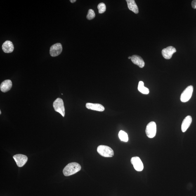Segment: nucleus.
I'll list each match as a JSON object with an SVG mask.
<instances>
[{
	"instance_id": "1",
	"label": "nucleus",
	"mask_w": 196,
	"mask_h": 196,
	"mask_svg": "<svg viewBox=\"0 0 196 196\" xmlns=\"http://www.w3.org/2000/svg\"><path fill=\"white\" fill-rule=\"evenodd\" d=\"M81 169V166L78 163H70L64 168L63 173L65 176H69L76 174L80 171Z\"/></svg>"
},
{
	"instance_id": "2",
	"label": "nucleus",
	"mask_w": 196,
	"mask_h": 196,
	"mask_svg": "<svg viewBox=\"0 0 196 196\" xmlns=\"http://www.w3.org/2000/svg\"><path fill=\"white\" fill-rule=\"evenodd\" d=\"M97 151L101 155L105 157H112L114 155L112 149L107 146H99L97 148Z\"/></svg>"
},
{
	"instance_id": "3",
	"label": "nucleus",
	"mask_w": 196,
	"mask_h": 196,
	"mask_svg": "<svg viewBox=\"0 0 196 196\" xmlns=\"http://www.w3.org/2000/svg\"><path fill=\"white\" fill-rule=\"evenodd\" d=\"M53 107L55 111L60 113L62 117H65V107L64 102L62 99L57 98L53 103Z\"/></svg>"
},
{
	"instance_id": "4",
	"label": "nucleus",
	"mask_w": 196,
	"mask_h": 196,
	"mask_svg": "<svg viewBox=\"0 0 196 196\" xmlns=\"http://www.w3.org/2000/svg\"><path fill=\"white\" fill-rule=\"evenodd\" d=\"M194 88L192 86H190L185 88L182 93L180 100L183 103H185L190 100L193 93Z\"/></svg>"
},
{
	"instance_id": "5",
	"label": "nucleus",
	"mask_w": 196,
	"mask_h": 196,
	"mask_svg": "<svg viewBox=\"0 0 196 196\" xmlns=\"http://www.w3.org/2000/svg\"><path fill=\"white\" fill-rule=\"evenodd\" d=\"M156 132L157 126L156 123L154 121L149 123L146 129V133L147 137L150 138H154L155 136Z\"/></svg>"
},
{
	"instance_id": "6",
	"label": "nucleus",
	"mask_w": 196,
	"mask_h": 196,
	"mask_svg": "<svg viewBox=\"0 0 196 196\" xmlns=\"http://www.w3.org/2000/svg\"><path fill=\"white\" fill-rule=\"evenodd\" d=\"M62 46L60 43H57L52 46L50 49V54L52 57L59 56L62 53Z\"/></svg>"
},
{
	"instance_id": "7",
	"label": "nucleus",
	"mask_w": 196,
	"mask_h": 196,
	"mask_svg": "<svg viewBox=\"0 0 196 196\" xmlns=\"http://www.w3.org/2000/svg\"><path fill=\"white\" fill-rule=\"evenodd\" d=\"M13 158L19 167H22L25 165L28 161L27 156L23 154H16L14 155Z\"/></svg>"
},
{
	"instance_id": "8",
	"label": "nucleus",
	"mask_w": 196,
	"mask_h": 196,
	"mask_svg": "<svg viewBox=\"0 0 196 196\" xmlns=\"http://www.w3.org/2000/svg\"><path fill=\"white\" fill-rule=\"evenodd\" d=\"M131 162L136 171H141L143 170V164L139 157H134L132 158Z\"/></svg>"
},
{
	"instance_id": "9",
	"label": "nucleus",
	"mask_w": 196,
	"mask_h": 196,
	"mask_svg": "<svg viewBox=\"0 0 196 196\" xmlns=\"http://www.w3.org/2000/svg\"><path fill=\"white\" fill-rule=\"evenodd\" d=\"M176 50L174 47L169 46L164 48L162 51V55L166 59H170L172 58L173 54L176 53Z\"/></svg>"
},
{
	"instance_id": "10",
	"label": "nucleus",
	"mask_w": 196,
	"mask_h": 196,
	"mask_svg": "<svg viewBox=\"0 0 196 196\" xmlns=\"http://www.w3.org/2000/svg\"><path fill=\"white\" fill-rule=\"evenodd\" d=\"M86 107L90 110L98 111L99 112H103L105 110L104 107L99 104H93L87 103L86 104Z\"/></svg>"
},
{
	"instance_id": "11",
	"label": "nucleus",
	"mask_w": 196,
	"mask_h": 196,
	"mask_svg": "<svg viewBox=\"0 0 196 196\" xmlns=\"http://www.w3.org/2000/svg\"><path fill=\"white\" fill-rule=\"evenodd\" d=\"M131 60L133 64L138 65L140 68L144 67L145 62L141 57L137 55H133L131 56Z\"/></svg>"
},
{
	"instance_id": "12",
	"label": "nucleus",
	"mask_w": 196,
	"mask_h": 196,
	"mask_svg": "<svg viewBox=\"0 0 196 196\" xmlns=\"http://www.w3.org/2000/svg\"><path fill=\"white\" fill-rule=\"evenodd\" d=\"M192 122V118L190 116H187L185 117L182 123L181 129L183 132H185L190 127Z\"/></svg>"
},
{
	"instance_id": "13",
	"label": "nucleus",
	"mask_w": 196,
	"mask_h": 196,
	"mask_svg": "<svg viewBox=\"0 0 196 196\" xmlns=\"http://www.w3.org/2000/svg\"><path fill=\"white\" fill-rule=\"evenodd\" d=\"M2 49L5 53H12L14 50V46L13 43L9 41H5L2 45Z\"/></svg>"
},
{
	"instance_id": "14",
	"label": "nucleus",
	"mask_w": 196,
	"mask_h": 196,
	"mask_svg": "<svg viewBox=\"0 0 196 196\" xmlns=\"http://www.w3.org/2000/svg\"><path fill=\"white\" fill-rule=\"evenodd\" d=\"M12 86V82L10 80H7L2 83L0 86L1 90L3 92H6L11 89Z\"/></svg>"
},
{
	"instance_id": "15",
	"label": "nucleus",
	"mask_w": 196,
	"mask_h": 196,
	"mask_svg": "<svg viewBox=\"0 0 196 196\" xmlns=\"http://www.w3.org/2000/svg\"><path fill=\"white\" fill-rule=\"evenodd\" d=\"M128 8L135 14L139 13L138 8L134 0H126Z\"/></svg>"
},
{
	"instance_id": "16",
	"label": "nucleus",
	"mask_w": 196,
	"mask_h": 196,
	"mask_svg": "<svg viewBox=\"0 0 196 196\" xmlns=\"http://www.w3.org/2000/svg\"><path fill=\"white\" fill-rule=\"evenodd\" d=\"M138 90L140 92L143 94L147 95L149 93V91L148 88L145 87L143 81H140L139 82L138 87Z\"/></svg>"
},
{
	"instance_id": "17",
	"label": "nucleus",
	"mask_w": 196,
	"mask_h": 196,
	"mask_svg": "<svg viewBox=\"0 0 196 196\" xmlns=\"http://www.w3.org/2000/svg\"><path fill=\"white\" fill-rule=\"evenodd\" d=\"M119 136L121 141L127 142L128 140V135L126 132L122 131H119Z\"/></svg>"
},
{
	"instance_id": "18",
	"label": "nucleus",
	"mask_w": 196,
	"mask_h": 196,
	"mask_svg": "<svg viewBox=\"0 0 196 196\" xmlns=\"http://www.w3.org/2000/svg\"><path fill=\"white\" fill-rule=\"evenodd\" d=\"M98 13L100 14H103L104 13L106 10V6L103 3H101L98 5Z\"/></svg>"
},
{
	"instance_id": "19",
	"label": "nucleus",
	"mask_w": 196,
	"mask_h": 196,
	"mask_svg": "<svg viewBox=\"0 0 196 196\" xmlns=\"http://www.w3.org/2000/svg\"><path fill=\"white\" fill-rule=\"evenodd\" d=\"M95 13L94 10L92 9H89L88 10L86 18L88 20H93L95 17Z\"/></svg>"
},
{
	"instance_id": "20",
	"label": "nucleus",
	"mask_w": 196,
	"mask_h": 196,
	"mask_svg": "<svg viewBox=\"0 0 196 196\" xmlns=\"http://www.w3.org/2000/svg\"><path fill=\"white\" fill-rule=\"evenodd\" d=\"M191 6L192 8H194V9H196V0H194L192 1L191 3Z\"/></svg>"
},
{
	"instance_id": "21",
	"label": "nucleus",
	"mask_w": 196,
	"mask_h": 196,
	"mask_svg": "<svg viewBox=\"0 0 196 196\" xmlns=\"http://www.w3.org/2000/svg\"><path fill=\"white\" fill-rule=\"evenodd\" d=\"M70 1L71 2V3H74V2H75L76 1V0H71Z\"/></svg>"
},
{
	"instance_id": "22",
	"label": "nucleus",
	"mask_w": 196,
	"mask_h": 196,
	"mask_svg": "<svg viewBox=\"0 0 196 196\" xmlns=\"http://www.w3.org/2000/svg\"><path fill=\"white\" fill-rule=\"evenodd\" d=\"M128 58L129 59H131V56H129V57H128Z\"/></svg>"
},
{
	"instance_id": "23",
	"label": "nucleus",
	"mask_w": 196,
	"mask_h": 196,
	"mask_svg": "<svg viewBox=\"0 0 196 196\" xmlns=\"http://www.w3.org/2000/svg\"><path fill=\"white\" fill-rule=\"evenodd\" d=\"M0 114H1V111H0Z\"/></svg>"
}]
</instances>
